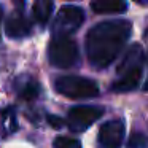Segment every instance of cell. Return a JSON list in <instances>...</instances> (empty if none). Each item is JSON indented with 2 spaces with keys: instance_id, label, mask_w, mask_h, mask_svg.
Segmentation results:
<instances>
[{
  "instance_id": "obj_14",
  "label": "cell",
  "mask_w": 148,
  "mask_h": 148,
  "mask_svg": "<svg viewBox=\"0 0 148 148\" xmlns=\"http://www.w3.org/2000/svg\"><path fill=\"white\" fill-rule=\"evenodd\" d=\"M48 123L53 126L54 129H61L64 126V121H62L59 116H54V115H48Z\"/></svg>"
},
{
  "instance_id": "obj_12",
  "label": "cell",
  "mask_w": 148,
  "mask_h": 148,
  "mask_svg": "<svg viewBox=\"0 0 148 148\" xmlns=\"http://www.w3.org/2000/svg\"><path fill=\"white\" fill-rule=\"evenodd\" d=\"M126 147L127 148H148V135H145L143 132H132Z\"/></svg>"
},
{
  "instance_id": "obj_7",
  "label": "cell",
  "mask_w": 148,
  "mask_h": 148,
  "mask_svg": "<svg viewBox=\"0 0 148 148\" xmlns=\"http://www.w3.org/2000/svg\"><path fill=\"white\" fill-rule=\"evenodd\" d=\"M124 138V123L121 119H112L100 126L97 142L100 148H119Z\"/></svg>"
},
{
  "instance_id": "obj_11",
  "label": "cell",
  "mask_w": 148,
  "mask_h": 148,
  "mask_svg": "<svg viewBox=\"0 0 148 148\" xmlns=\"http://www.w3.org/2000/svg\"><path fill=\"white\" fill-rule=\"evenodd\" d=\"M53 10H54V3L53 2H49V0H37L32 7L34 19L40 24L48 23L49 18H51Z\"/></svg>"
},
{
  "instance_id": "obj_9",
  "label": "cell",
  "mask_w": 148,
  "mask_h": 148,
  "mask_svg": "<svg viewBox=\"0 0 148 148\" xmlns=\"http://www.w3.org/2000/svg\"><path fill=\"white\" fill-rule=\"evenodd\" d=\"M16 89H18V96L21 99L27 100V102H32L37 97L40 96V84L37 80L30 77H19L16 80Z\"/></svg>"
},
{
  "instance_id": "obj_13",
  "label": "cell",
  "mask_w": 148,
  "mask_h": 148,
  "mask_svg": "<svg viewBox=\"0 0 148 148\" xmlns=\"http://www.w3.org/2000/svg\"><path fill=\"white\" fill-rule=\"evenodd\" d=\"M54 148H81V142L67 135H59L54 138Z\"/></svg>"
},
{
  "instance_id": "obj_5",
  "label": "cell",
  "mask_w": 148,
  "mask_h": 148,
  "mask_svg": "<svg viewBox=\"0 0 148 148\" xmlns=\"http://www.w3.org/2000/svg\"><path fill=\"white\" fill-rule=\"evenodd\" d=\"M84 21V13L80 7L75 5H65L59 10L58 16L53 24V34L54 37H67L69 34L75 32Z\"/></svg>"
},
{
  "instance_id": "obj_1",
  "label": "cell",
  "mask_w": 148,
  "mask_h": 148,
  "mask_svg": "<svg viewBox=\"0 0 148 148\" xmlns=\"http://www.w3.org/2000/svg\"><path fill=\"white\" fill-rule=\"evenodd\" d=\"M129 21H103L89 29L86 35V54L92 67L105 69L118 58L131 35Z\"/></svg>"
},
{
  "instance_id": "obj_15",
  "label": "cell",
  "mask_w": 148,
  "mask_h": 148,
  "mask_svg": "<svg viewBox=\"0 0 148 148\" xmlns=\"http://www.w3.org/2000/svg\"><path fill=\"white\" fill-rule=\"evenodd\" d=\"M2 18H3V8L0 7V24H2Z\"/></svg>"
},
{
  "instance_id": "obj_10",
  "label": "cell",
  "mask_w": 148,
  "mask_h": 148,
  "mask_svg": "<svg viewBox=\"0 0 148 148\" xmlns=\"http://www.w3.org/2000/svg\"><path fill=\"white\" fill-rule=\"evenodd\" d=\"M94 13L108 14V13H123L127 8V3L123 0H97L91 3Z\"/></svg>"
},
{
  "instance_id": "obj_2",
  "label": "cell",
  "mask_w": 148,
  "mask_h": 148,
  "mask_svg": "<svg viewBox=\"0 0 148 148\" xmlns=\"http://www.w3.org/2000/svg\"><path fill=\"white\" fill-rule=\"evenodd\" d=\"M143 48L140 45H132L124 54L121 64L118 65V80L113 81V92H127L138 86L143 72Z\"/></svg>"
},
{
  "instance_id": "obj_16",
  "label": "cell",
  "mask_w": 148,
  "mask_h": 148,
  "mask_svg": "<svg viewBox=\"0 0 148 148\" xmlns=\"http://www.w3.org/2000/svg\"><path fill=\"white\" fill-rule=\"evenodd\" d=\"M145 89L148 91V80H147V83H145Z\"/></svg>"
},
{
  "instance_id": "obj_8",
  "label": "cell",
  "mask_w": 148,
  "mask_h": 148,
  "mask_svg": "<svg viewBox=\"0 0 148 148\" xmlns=\"http://www.w3.org/2000/svg\"><path fill=\"white\" fill-rule=\"evenodd\" d=\"M32 30V24H30L29 18L23 13V11L16 10L10 14L7 19V26H5V32L11 38H23V37L29 35Z\"/></svg>"
},
{
  "instance_id": "obj_4",
  "label": "cell",
  "mask_w": 148,
  "mask_h": 148,
  "mask_svg": "<svg viewBox=\"0 0 148 148\" xmlns=\"http://www.w3.org/2000/svg\"><path fill=\"white\" fill-rule=\"evenodd\" d=\"M49 64L59 69H69L77 65L80 59L78 46L69 37H53L48 46Z\"/></svg>"
},
{
  "instance_id": "obj_6",
  "label": "cell",
  "mask_w": 148,
  "mask_h": 148,
  "mask_svg": "<svg viewBox=\"0 0 148 148\" xmlns=\"http://www.w3.org/2000/svg\"><path fill=\"white\" fill-rule=\"evenodd\" d=\"M103 108L94 105H77L67 113V126L73 132H83L102 116Z\"/></svg>"
},
{
  "instance_id": "obj_3",
  "label": "cell",
  "mask_w": 148,
  "mask_h": 148,
  "mask_svg": "<svg viewBox=\"0 0 148 148\" xmlns=\"http://www.w3.org/2000/svg\"><path fill=\"white\" fill-rule=\"evenodd\" d=\"M56 91L69 99H91L99 96V86L94 80L78 75H64L54 83Z\"/></svg>"
}]
</instances>
